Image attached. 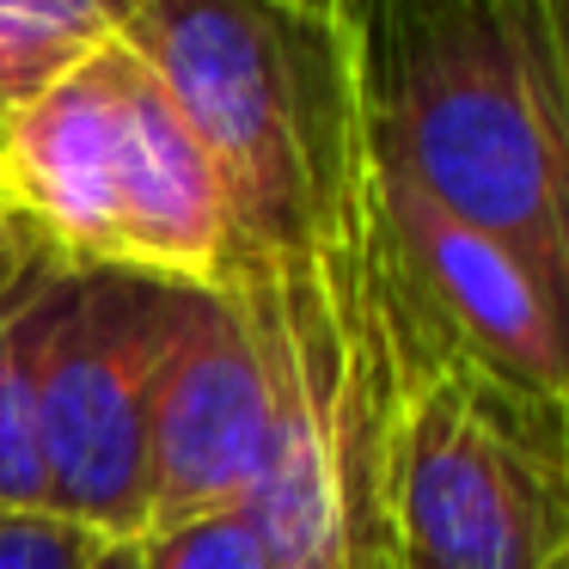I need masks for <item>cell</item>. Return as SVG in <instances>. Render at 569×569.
<instances>
[{
    "label": "cell",
    "instance_id": "obj_1",
    "mask_svg": "<svg viewBox=\"0 0 569 569\" xmlns=\"http://www.w3.org/2000/svg\"><path fill=\"white\" fill-rule=\"evenodd\" d=\"M368 148L539 282L569 349V92L545 0H343Z\"/></svg>",
    "mask_w": 569,
    "mask_h": 569
},
{
    "label": "cell",
    "instance_id": "obj_2",
    "mask_svg": "<svg viewBox=\"0 0 569 569\" xmlns=\"http://www.w3.org/2000/svg\"><path fill=\"white\" fill-rule=\"evenodd\" d=\"M129 38L227 190V282L288 270L325 227L361 136L343 7L141 0Z\"/></svg>",
    "mask_w": 569,
    "mask_h": 569
},
{
    "label": "cell",
    "instance_id": "obj_3",
    "mask_svg": "<svg viewBox=\"0 0 569 569\" xmlns=\"http://www.w3.org/2000/svg\"><path fill=\"white\" fill-rule=\"evenodd\" d=\"M202 288L136 270H74L38 373L43 508L99 532L148 527V422Z\"/></svg>",
    "mask_w": 569,
    "mask_h": 569
},
{
    "label": "cell",
    "instance_id": "obj_4",
    "mask_svg": "<svg viewBox=\"0 0 569 569\" xmlns=\"http://www.w3.org/2000/svg\"><path fill=\"white\" fill-rule=\"evenodd\" d=\"M276 429V368L251 312L202 288L148 422V527L221 515L251 496Z\"/></svg>",
    "mask_w": 569,
    "mask_h": 569
},
{
    "label": "cell",
    "instance_id": "obj_5",
    "mask_svg": "<svg viewBox=\"0 0 569 569\" xmlns=\"http://www.w3.org/2000/svg\"><path fill=\"white\" fill-rule=\"evenodd\" d=\"M368 197L398 270L410 276L429 319L459 343V356L471 368H483L496 386H508L515 398L569 417V349L557 337V319L545 307L539 282L496 239H483L478 227L453 221L422 190H410L373 148H368Z\"/></svg>",
    "mask_w": 569,
    "mask_h": 569
},
{
    "label": "cell",
    "instance_id": "obj_6",
    "mask_svg": "<svg viewBox=\"0 0 569 569\" xmlns=\"http://www.w3.org/2000/svg\"><path fill=\"white\" fill-rule=\"evenodd\" d=\"M123 38L0 111V202L80 270H117Z\"/></svg>",
    "mask_w": 569,
    "mask_h": 569
},
{
    "label": "cell",
    "instance_id": "obj_7",
    "mask_svg": "<svg viewBox=\"0 0 569 569\" xmlns=\"http://www.w3.org/2000/svg\"><path fill=\"white\" fill-rule=\"evenodd\" d=\"M233 263L227 190L178 117L153 62L123 31V166H117V270L221 288Z\"/></svg>",
    "mask_w": 569,
    "mask_h": 569
},
{
    "label": "cell",
    "instance_id": "obj_8",
    "mask_svg": "<svg viewBox=\"0 0 569 569\" xmlns=\"http://www.w3.org/2000/svg\"><path fill=\"white\" fill-rule=\"evenodd\" d=\"M80 263L38 251L7 295H0V508H43L38 459V373L43 343L62 312V288Z\"/></svg>",
    "mask_w": 569,
    "mask_h": 569
},
{
    "label": "cell",
    "instance_id": "obj_9",
    "mask_svg": "<svg viewBox=\"0 0 569 569\" xmlns=\"http://www.w3.org/2000/svg\"><path fill=\"white\" fill-rule=\"evenodd\" d=\"M141 0H0V111L99 56L136 26Z\"/></svg>",
    "mask_w": 569,
    "mask_h": 569
},
{
    "label": "cell",
    "instance_id": "obj_10",
    "mask_svg": "<svg viewBox=\"0 0 569 569\" xmlns=\"http://www.w3.org/2000/svg\"><path fill=\"white\" fill-rule=\"evenodd\" d=\"M141 569H276V563L258 520L246 508H221V515L141 532Z\"/></svg>",
    "mask_w": 569,
    "mask_h": 569
},
{
    "label": "cell",
    "instance_id": "obj_11",
    "mask_svg": "<svg viewBox=\"0 0 569 569\" xmlns=\"http://www.w3.org/2000/svg\"><path fill=\"white\" fill-rule=\"evenodd\" d=\"M99 545L56 508H0V569H92Z\"/></svg>",
    "mask_w": 569,
    "mask_h": 569
},
{
    "label": "cell",
    "instance_id": "obj_12",
    "mask_svg": "<svg viewBox=\"0 0 569 569\" xmlns=\"http://www.w3.org/2000/svg\"><path fill=\"white\" fill-rule=\"evenodd\" d=\"M337 508H343V527H337V569H398L392 539L380 532V520L361 515L356 502H343V496H337Z\"/></svg>",
    "mask_w": 569,
    "mask_h": 569
},
{
    "label": "cell",
    "instance_id": "obj_13",
    "mask_svg": "<svg viewBox=\"0 0 569 569\" xmlns=\"http://www.w3.org/2000/svg\"><path fill=\"white\" fill-rule=\"evenodd\" d=\"M38 251H50V246H43V239L31 233L26 221H19V214L7 209V202H0V295H7V288L19 282V276H26V263L38 258Z\"/></svg>",
    "mask_w": 569,
    "mask_h": 569
},
{
    "label": "cell",
    "instance_id": "obj_14",
    "mask_svg": "<svg viewBox=\"0 0 569 569\" xmlns=\"http://www.w3.org/2000/svg\"><path fill=\"white\" fill-rule=\"evenodd\" d=\"M539 569H569V466H563V508H557V527H551V545H545Z\"/></svg>",
    "mask_w": 569,
    "mask_h": 569
},
{
    "label": "cell",
    "instance_id": "obj_15",
    "mask_svg": "<svg viewBox=\"0 0 569 569\" xmlns=\"http://www.w3.org/2000/svg\"><path fill=\"white\" fill-rule=\"evenodd\" d=\"M92 569H141V539H104Z\"/></svg>",
    "mask_w": 569,
    "mask_h": 569
},
{
    "label": "cell",
    "instance_id": "obj_16",
    "mask_svg": "<svg viewBox=\"0 0 569 569\" xmlns=\"http://www.w3.org/2000/svg\"><path fill=\"white\" fill-rule=\"evenodd\" d=\"M551 7V38H557V62H563V92H569V0H545Z\"/></svg>",
    "mask_w": 569,
    "mask_h": 569
},
{
    "label": "cell",
    "instance_id": "obj_17",
    "mask_svg": "<svg viewBox=\"0 0 569 569\" xmlns=\"http://www.w3.org/2000/svg\"><path fill=\"white\" fill-rule=\"evenodd\" d=\"M288 7H300V13H331V7H343V0H288Z\"/></svg>",
    "mask_w": 569,
    "mask_h": 569
},
{
    "label": "cell",
    "instance_id": "obj_18",
    "mask_svg": "<svg viewBox=\"0 0 569 569\" xmlns=\"http://www.w3.org/2000/svg\"><path fill=\"white\" fill-rule=\"evenodd\" d=\"M398 569H405V563H398Z\"/></svg>",
    "mask_w": 569,
    "mask_h": 569
}]
</instances>
